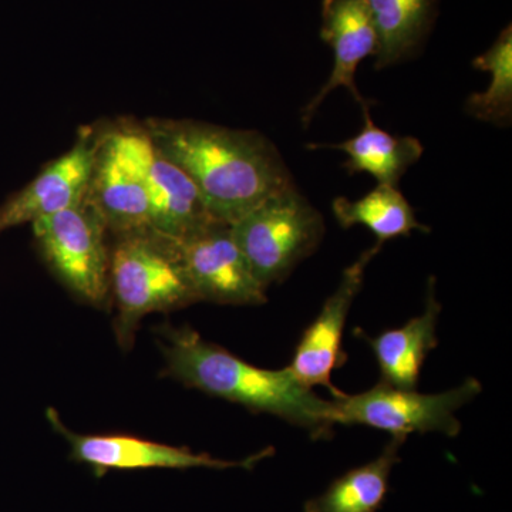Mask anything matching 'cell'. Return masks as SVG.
Wrapping results in <instances>:
<instances>
[{"mask_svg": "<svg viewBox=\"0 0 512 512\" xmlns=\"http://www.w3.org/2000/svg\"><path fill=\"white\" fill-rule=\"evenodd\" d=\"M335 220L343 229L362 225L376 237V244L390 239L409 237L413 231L429 232V227L417 220L416 212L397 187L379 185L365 197L352 201L339 197L332 202Z\"/></svg>", "mask_w": 512, "mask_h": 512, "instance_id": "ac0fdd59", "label": "cell"}, {"mask_svg": "<svg viewBox=\"0 0 512 512\" xmlns=\"http://www.w3.org/2000/svg\"><path fill=\"white\" fill-rule=\"evenodd\" d=\"M110 133L140 171L153 208L154 232L171 241H180L195 229L215 221L191 178L158 150L143 124H121Z\"/></svg>", "mask_w": 512, "mask_h": 512, "instance_id": "52a82bcc", "label": "cell"}, {"mask_svg": "<svg viewBox=\"0 0 512 512\" xmlns=\"http://www.w3.org/2000/svg\"><path fill=\"white\" fill-rule=\"evenodd\" d=\"M365 126L360 133L333 146L312 144L311 148H333L348 156L343 168L349 174H369L379 185L397 187L404 174L423 156V144L412 136H394L376 126L370 107H363Z\"/></svg>", "mask_w": 512, "mask_h": 512, "instance_id": "9a60e30c", "label": "cell"}, {"mask_svg": "<svg viewBox=\"0 0 512 512\" xmlns=\"http://www.w3.org/2000/svg\"><path fill=\"white\" fill-rule=\"evenodd\" d=\"M320 37L333 50V69L328 82L302 110L308 126L320 104L333 90L345 87L360 107H370L356 86V70L369 56H375L377 35L367 0H322Z\"/></svg>", "mask_w": 512, "mask_h": 512, "instance_id": "4fadbf2b", "label": "cell"}, {"mask_svg": "<svg viewBox=\"0 0 512 512\" xmlns=\"http://www.w3.org/2000/svg\"><path fill=\"white\" fill-rule=\"evenodd\" d=\"M33 235L52 271L83 301L103 306L110 295L107 228L84 198L67 210L32 222Z\"/></svg>", "mask_w": 512, "mask_h": 512, "instance_id": "8992f818", "label": "cell"}, {"mask_svg": "<svg viewBox=\"0 0 512 512\" xmlns=\"http://www.w3.org/2000/svg\"><path fill=\"white\" fill-rule=\"evenodd\" d=\"M175 242L198 301L235 306H259L268 301L231 225L211 221Z\"/></svg>", "mask_w": 512, "mask_h": 512, "instance_id": "ba28073f", "label": "cell"}, {"mask_svg": "<svg viewBox=\"0 0 512 512\" xmlns=\"http://www.w3.org/2000/svg\"><path fill=\"white\" fill-rule=\"evenodd\" d=\"M86 200L116 237L153 231V208L146 185L110 130L101 133Z\"/></svg>", "mask_w": 512, "mask_h": 512, "instance_id": "7c38bea8", "label": "cell"}, {"mask_svg": "<svg viewBox=\"0 0 512 512\" xmlns=\"http://www.w3.org/2000/svg\"><path fill=\"white\" fill-rule=\"evenodd\" d=\"M377 35V70L416 56L433 29L439 0H367Z\"/></svg>", "mask_w": 512, "mask_h": 512, "instance_id": "2e32d148", "label": "cell"}, {"mask_svg": "<svg viewBox=\"0 0 512 512\" xmlns=\"http://www.w3.org/2000/svg\"><path fill=\"white\" fill-rule=\"evenodd\" d=\"M148 137L200 192L212 220L232 225L293 178L278 148L256 131L194 120L150 119Z\"/></svg>", "mask_w": 512, "mask_h": 512, "instance_id": "6da1fadb", "label": "cell"}, {"mask_svg": "<svg viewBox=\"0 0 512 512\" xmlns=\"http://www.w3.org/2000/svg\"><path fill=\"white\" fill-rule=\"evenodd\" d=\"M232 235L259 284H281L325 235L322 214L296 185L276 192L231 225Z\"/></svg>", "mask_w": 512, "mask_h": 512, "instance_id": "277c9868", "label": "cell"}, {"mask_svg": "<svg viewBox=\"0 0 512 512\" xmlns=\"http://www.w3.org/2000/svg\"><path fill=\"white\" fill-rule=\"evenodd\" d=\"M110 291L119 308L116 335L126 348L148 313L174 311L198 301L177 242L154 231L117 237L110 251Z\"/></svg>", "mask_w": 512, "mask_h": 512, "instance_id": "3957f363", "label": "cell"}, {"mask_svg": "<svg viewBox=\"0 0 512 512\" xmlns=\"http://www.w3.org/2000/svg\"><path fill=\"white\" fill-rule=\"evenodd\" d=\"M403 437H392L382 454L365 466L353 468L329 485L325 493L312 498L303 512H376L389 491L390 474L400 461Z\"/></svg>", "mask_w": 512, "mask_h": 512, "instance_id": "e0dca14e", "label": "cell"}, {"mask_svg": "<svg viewBox=\"0 0 512 512\" xmlns=\"http://www.w3.org/2000/svg\"><path fill=\"white\" fill-rule=\"evenodd\" d=\"M441 303L436 296V279L431 276L427 286L426 305L421 315L412 318L402 328L387 329L369 336L355 329L357 338L366 342L376 357L380 383L397 389L414 390L419 384L421 367L430 352L439 346Z\"/></svg>", "mask_w": 512, "mask_h": 512, "instance_id": "5bb4252c", "label": "cell"}, {"mask_svg": "<svg viewBox=\"0 0 512 512\" xmlns=\"http://www.w3.org/2000/svg\"><path fill=\"white\" fill-rule=\"evenodd\" d=\"M47 419L52 423L53 429L62 434L70 444L73 460L92 467L97 476H104L111 470L133 471L148 468H254L259 461L271 456V450H264L241 461L220 460L210 454L194 453L187 447L167 446L137 437L77 434L64 426L53 409H47Z\"/></svg>", "mask_w": 512, "mask_h": 512, "instance_id": "9c48e42d", "label": "cell"}, {"mask_svg": "<svg viewBox=\"0 0 512 512\" xmlns=\"http://www.w3.org/2000/svg\"><path fill=\"white\" fill-rule=\"evenodd\" d=\"M481 392L483 384L476 377H468L460 386L436 394L379 383L366 392L343 393L333 399L330 419L335 426L373 427L403 439L414 433L457 437L463 429L458 410L473 402Z\"/></svg>", "mask_w": 512, "mask_h": 512, "instance_id": "5b68a950", "label": "cell"}, {"mask_svg": "<svg viewBox=\"0 0 512 512\" xmlns=\"http://www.w3.org/2000/svg\"><path fill=\"white\" fill-rule=\"evenodd\" d=\"M101 134L83 128L73 147L0 207V234L67 210L86 198Z\"/></svg>", "mask_w": 512, "mask_h": 512, "instance_id": "8fae6325", "label": "cell"}, {"mask_svg": "<svg viewBox=\"0 0 512 512\" xmlns=\"http://www.w3.org/2000/svg\"><path fill=\"white\" fill-rule=\"evenodd\" d=\"M382 249L383 245H373L343 271L338 288L302 333L292 362L286 367L308 389L322 386L329 390L333 399L342 396L343 392L333 386L332 375L348 360L342 350L343 332L353 302L362 291L366 268Z\"/></svg>", "mask_w": 512, "mask_h": 512, "instance_id": "30bf717a", "label": "cell"}, {"mask_svg": "<svg viewBox=\"0 0 512 512\" xmlns=\"http://www.w3.org/2000/svg\"><path fill=\"white\" fill-rule=\"evenodd\" d=\"M473 67L491 74L483 93H473L466 101L471 117L494 126H510L512 120V29H503L493 45L473 60Z\"/></svg>", "mask_w": 512, "mask_h": 512, "instance_id": "d6986e66", "label": "cell"}, {"mask_svg": "<svg viewBox=\"0 0 512 512\" xmlns=\"http://www.w3.org/2000/svg\"><path fill=\"white\" fill-rule=\"evenodd\" d=\"M168 372L185 386L272 414L303 429L313 440L333 434L332 400L303 386L288 367L262 369L212 345L190 328L167 329L163 345Z\"/></svg>", "mask_w": 512, "mask_h": 512, "instance_id": "7a4b0ae2", "label": "cell"}]
</instances>
